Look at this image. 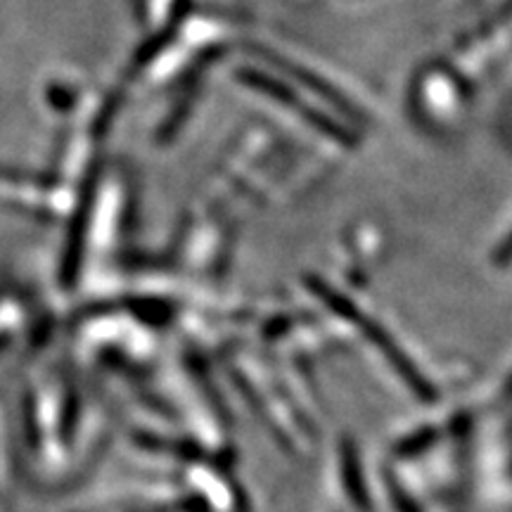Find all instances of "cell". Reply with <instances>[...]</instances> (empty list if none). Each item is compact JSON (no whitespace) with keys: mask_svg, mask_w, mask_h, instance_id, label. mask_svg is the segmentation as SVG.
Returning a JSON list of instances; mask_svg holds the SVG:
<instances>
[{"mask_svg":"<svg viewBox=\"0 0 512 512\" xmlns=\"http://www.w3.org/2000/svg\"><path fill=\"white\" fill-rule=\"evenodd\" d=\"M508 259H512V235L503 242L501 252H498V261H508Z\"/></svg>","mask_w":512,"mask_h":512,"instance_id":"cell-1","label":"cell"}]
</instances>
